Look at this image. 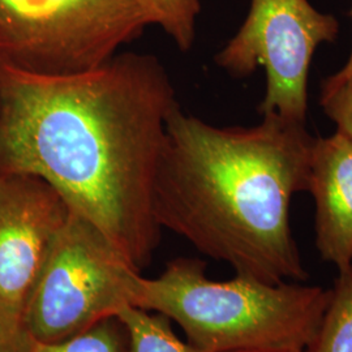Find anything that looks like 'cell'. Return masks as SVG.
<instances>
[{"label":"cell","mask_w":352,"mask_h":352,"mask_svg":"<svg viewBox=\"0 0 352 352\" xmlns=\"http://www.w3.org/2000/svg\"><path fill=\"white\" fill-rule=\"evenodd\" d=\"M177 106L151 54L69 76L0 64V173L46 182L141 269L160 241L153 189Z\"/></svg>","instance_id":"obj_1"},{"label":"cell","mask_w":352,"mask_h":352,"mask_svg":"<svg viewBox=\"0 0 352 352\" xmlns=\"http://www.w3.org/2000/svg\"><path fill=\"white\" fill-rule=\"evenodd\" d=\"M250 128L170 115L153 189L161 230L269 283L308 277L291 230V201L308 192L315 139L302 123L265 113Z\"/></svg>","instance_id":"obj_2"},{"label":"cell","mask_w":352,"mask_h":352,"mask_svg":"<svg viewBox=\"0 0 352 352\" xmlns=\"http://www.w3.org/2000/svg\"><path fill=\"white\" fill-rule=\"evenodd\" d=\"M329 296L300 282L214 280L204 261L179 257L158 277L139 278L133 305L170 318L202 352L307 351Z\"/></svg>","instance_id":"obj_3"},{"label":"cell","mask_w":352,"mask_h":352,"mask_svg":"<svg viewBox=\"0 0 352 352\" xmlns=\"http://www.w3.org/2000/svg\"><path fill=\"white\" fill-rule=\"evenodd\" d=\"M153 25L146 0H0V64L34 75L88 72Z\"/></svg>","instance_id":"obj_4"},{"label":"cell","mask_w":352,"mask_h":352,"mask_svg":"<svg viewBox=\"0 0 352 352\" xmlns=\"http://www.w3.org/2000/svg\"><path fill=\"white\" fill-rule=\"evenodd\" d=\"M140 270L80 214H69L51 244L24 309L41 343L69 340L133 305Z\"/></svg>","instance_id":"obj_5"},{"label":"cell","mask_w":352,"mask_h":352,"mask_svg":"<svg viewBox=\"0 0 352 352\" xmlns=\"http://www.w3.org/2000/svg\"><path fill=\"white\" fill-rule=\"evenodd\" d=\"M338 30L337 19L320 12L309 0H251L244 23L217 54L215 63L236 77L263 67L266 88L258 113L305 124L314 55Z\"/></svg>","instance_id":"obj_6"},{"label":"cell","mask_w":352,"mask_h":352,"mask_svg":"<svg viewBox=\"0 0 352 352\" xmlns=\"http://www.w3.org/2000/svg\"><path fill=\"white\" fill-rule=\"evenodd\" d=\"M69 214L42 179L0 173V302L25 309L26 300Z\"/></svg>","instance_id":"obj_7"},{"label":"cell","mask_w":352,"mask_h":352,"mask_svg":"<svg viewBox=\"0 0 352 352\" xmlns=\"http://www.w3.org/2000/svg\"><path fill=\"white\" fill-rule=\"evenodd\" d=\"M308 192L316 205V248L338 272L352 266V140L315 139Z\"/></svg>","instance_id":"obj_8"},{"label":"cell","mask_w":352,"mask_h":352,"mask_svg":"<svg viewBox=\"0 0 352 352\" xmlns=\"http://www.w3.org/2000/svg\"><path fill=\"white\" fill-rule=\"evenodd\" d=\"M116 318L126 330L128 352H202L180 340L161 314L128 305Z\"/></svg>","instance_id":"obj_9"},{"label":"cell","mask_w":352,"mask_h":352,"mask_svg":"<svg viewBox=\"0 0 352 352\" xmlns=\"http://www.w3.org/2000/svg\"><path fill=\"white\" fill-rule=\"evenodd\" d=\"M307 352H352V266L338 272L315 340Z\"/></svg>","instance_id":"obj_10"},{"label":"cell","mask_w":352,"mask_h":352,"mask_svg":"<svg viewBox=\"0 0 352 352\" xmlns=\"http://www.w3.org/2000/svg\"><path fill=\"white\" fill-rule=\"evenodd\" d=\"M157 16V25L175 42L180 51L192 49L201 11L200 0H146Z\"/></svg>","instance_id":"obj_11"},{"label":"cell","mask_w":352,"mask_h":352,"mask_svg":"<svg viewBox=\"0 0 352 352\" xmlns=\"http://www.w3.org/2000/svg\"><path fill=\"white\" fill-rule=\"evenodd\" d=\"M36 352H128L126 330L118 318H110L69 340L37 342Z\"/></svg>","instance_id":"obj_12"},{"label":"cell","mask_w":352,"mask_h":352,"mask_svg":"<svg viewBox=\"0 0 352 352\" xmlns=\"http://www.w3.org/2000/svg\"><path fill=\"white\" fill-rule=\"evenodd\" d=\"M320 104L337 131L352 140V77L343 81L327 78L321 87Z\"/></svg>","instance_id":"obj_13"},{"label":"cell","mask_w":352,"mask_h":352,"mask_svg":"<svg viewBox=\"0 0 352 352\" xmlns=\"http://www.w3.org/2000/svg\"><path fill=\"white\" fill-rule=\"evenodd\" d=\"M36 346L24 311L0 302V352H36Z\"/></svg>","instance_id":"obj_14"},{"label":"cell","mask_w":352,"mask_h":352,"mask_svg":"<svg viewBox=\"0 0 352 352\" xmlns=\"http://www.w3.org/2000/svg\"><path fill=\"white\" fill-rule=\"evenodd\" d=\"M352 77V50L350 56H349V60L346 62V64L340 68L338 72H336L334 75L327 77L329 80L331 81H343V80H347Z\"/></svg>","instance_id":"obj_15"},{"label":"cell","mask_w":352,"mask_h":352,"mask_svg":"<svg viewBox=\"0 0 352 352\" xmlns=\"http://www.w3.org/2000/svg\"><path fill=\"white\" fill-rule=\"evenodd\" d=\"M236 352H307V351H236Z\"/></svg>","instance_id":"obj_16"}]
</instances>
